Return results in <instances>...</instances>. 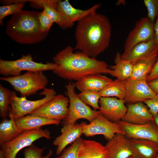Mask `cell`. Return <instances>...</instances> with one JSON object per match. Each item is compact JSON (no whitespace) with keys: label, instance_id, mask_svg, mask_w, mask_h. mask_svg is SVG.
<instances>
[{"label":"cell","instance_id":"obj_22","mask_svg":"<svg viewBox=\"0 0 158 158\" xmlns=\"http://www.w3.org/2000/svg\"><path fill=\"white\" fill-rule=\"evenodd\" d=\"M131 150L134 158H155L158 152V144L150 140L131 139Z\"/></svg>","mask_w":158,"mask_h":158},{"label":"cell","instance_id":"obj_19","mask_svg":"<svg viewBox=\"0 0 158 158\" xmlns=\"http://www.w3.org/2000/svg\"><path fill=\"white\" fill-rule=\"evenodd\" d=\"M113 80L101 73L86 75L74 83L80 92L89 91L99 92Z\"/></svg>","mask_w":158,"mask_h":158},{"label":"cell","instance_id":"obj_36","mask_svg":"<svg viewBox=\"0 0 158 158\" xmlns=\"http://www.w3.org/2000/svg\"><path fill=\"white\" fill-rule=\"evenodd\" d=\"M149 108L150 112L154 116L158 114V97L147 100L143 102Z\"/></svg>","mask_w":158,"mask_h":158},{"label":"cell","instance_id":"obj_43","mask_svg":"<svg viewBox=\"0 0 158 158\" xmlns=\"http://www.w3.org/2000/svg\"><path fill=\"white\" fill-rule=\"evenodd\" d=\"M155 158H158V152Z\"/></svg>","mask_w":158,"mask_h":158},{"label":"cell","instance_id":"obj_4","mask_svg":"<svg viewBox=\"0 0 158 158\" xmlns=\"http://www.w3.org/2000/svg\"><path fill=\"white\" fill-rule=\"evenodd\" d=\"M0 79L9 83L22 97L35 94L46 88L48 83L43 71H27L17 76L1 77Z\"/></svg>","mask_w":158,"mask_h":158},{"label":"cell","instance_id":"obj_6","mask_svg":"<svg viewBox=\"0 0 158 158\" xmlns=\"http://www.w3.org/2000/svg\"><path fill=\"white\" fill-rule=\"evenodd\" d=\"M69 100L68 111L66 117L61 121L63 126L75 124L77 121L84 119L90 122L99 113V111L92 109L78 97L75 91L74 83L69 82L65 86Z\"/></svg>","mask_w":158,"mask_h":158},{"label":"cell","instance_id":"obj_38","mask_svg":"<svg viewBox=\"0 0 158 158\" xmlns=\"http://www.w3.org/2000/svg\"><path fill=\"white\" fill-rule=\"evenodd\" d=\"M147 83L153 91L156 94H158V78L153 79Z\"/></svg>","mask_w":158,"mask_h":158},{"label":"cell","instance_id":"obj_34","mask_svg":"<svg viewBox=\"0 0 158 158\" xmlns=\"http://www.w3.org/2000/svg\"><path fill=\"white\" fill-rule=\"evenodd\" d=\"M42 6L43 9L45 11L52 22L59 26L61 21V17L56 9L46 3H43Z\"/></svg>","mask_w":158,"mask_h":158},{"label":"cell","instance_id":"obj_33","mask_svg":"<svg viewBox=\"0 0 158 158\" xmlns=\"http://www.w3.org/2000/svg\"><path fill=\"white\" fill-rule=\"evenodd\" d=\"M147 11V17L154 23L158 15V0H144Z\"/></svg>","mask_w":158,"mask_h":158},{"label":"cell","instance_id":"obj_11","mask_svg":"<svg viewBox=\"0 0 158 158\" xmlns=\"http://www.w3.org/2000/svg\"><path fill=\"white\" fill-rule=\"evenodd\" d=\"M101 4H96L86 10L75 8L68 0H59L56 9L60 15L61 21L59 26L65 30L72 27L76 22H78L90 13L95 12L100 8Z\"/></svg>","mask_w":158,"mask_h":158},{"label":"cell","instance_id":"obj_37","mask_svg":"<svg viewBox=\"0 0 158 158\" xmlns=\"http://www.w3.org/2000/svg\"><path fill=\"white\" fill-rule=\"evenodd\" d=\"M157 78H158V58L151 72L147 77L146 80L148 82Z\"/></svg>","mask_w":158,"mask_h":158},{"label":"cell","instance_id":"obj_28","mask_svg":"<svg viewBox=\"0 0 158 158\" xmlns=\"http://www.w3.org/2000/svg\"><path fill=\"white\" fill-rule=\"evenodd\" d=\"M12 92L0 84V116L2 119L8 116Z\"/></svg>","mask_w":158,"mask_h":158},{"label":"cell","instance_id":"obj_27","mask_svg":"<svg viewBox=\"0 0 158 158\" xmlns=\"http://www.w3.org/2000/svg\"><path fill=\"white\" fill-rule=\"evenodd\" d=\"M99 92L101 97H115L119 99H124L126 95L124 81L116 79Z\"/></svg>","mask_w":158,"mask_h":158},{"label":"cell","instance_id":"obj_42","mask_svg":"<svg viewBox=\"0 0 158 158\" xmlns=\"http://www.w3.org/2000/svg\"><path fill=\"white\" fill-rule=\"evenodd\" d=\"M0 158H5L4 153L1 150H0Z\"/></svg>","mask_w":158,"mask_h":158},{"label":"cell","instance_id":"obj_16","mask_svg":"<svg viewBox=\"0 0 158 158\" xmlns=\"http://www.w3.org/2000/svg\"><path fill=\"white\" fill-rule=\"evenodd\" d=\"M108 158H134L130 140L125 134L117 133L108 141L105 146Z\"/></svg>","mask_w":158,"mask_h":158},{"label":"cell","instance_id":"obj_40","mask_svg":"<svg viewBox=\"0 0 158 158\" xmlns=\"http://www.w3.org/2000/svg\"><path fill=\"white\" fill-rule=\"evenodd\" d=\"M154 39L158 47V15L154 24Z\"/></svg>","mask_w":158,"mask_h":158},{"label":"cell","instance_id":"obj_31","mask_svg":"<svg viewBox=\"0 0 158 158\" xmlns=\"http://www.w3.org/2000/svg\"><path fill=\"white\" fill-rule=\"evenodd\" d=\"M24 3H18L0 6V25H3V20L9 15H14L22 10Z\"/></svg>","mask_w":158,"mask_h":158},{"label":"cell","instance_id":"obj_20","mask_svg":"<svg viewBox=\"0 0 158 158\" xmlns=\"http://www.w3.org/2000/svg\"><path fill=\"white\" fill-rule=\"evenodd\" d=\"M157 47L153 38L137 44L128 52H123L121 56L133 65L149 56Z\"/></svg>","mask_w":158,"mask_h":158},{"label":"cell","instance_id":"obj_13","mask_svg":"<svg viewBox=\"0 0 158 158\" xmlns=\"http://www.w3.org/2000/svg\"><path fill=\"white\" fill-rule=\"evenodd\" d=\"M124 81L126 90L124 100L128 104L144 102L147 100L157 97V94L149 87L146 78H130Z\"/></svg>","mask_w":158,"mask_h":158},{"label":"cell","instance_id":"obj_24","mask_svg":"<svg viewBox=\"0 0 158 158\" xmlns=\"http://www.w3.org/2000/svg\"><path fill=\"white\" fill-rule=\"evenodd\" d=\"M158 55V47L148 57L133 65V71L130 78H147L157 61Z\"/></svg>","mask_w":158,"mask_h":158},{"label":"cell","instance_id":"obj_8","mask_svg":"<svg viewBox=\"0 0 158 158\" xmlns=\"http://www.w3.org/2000/svg\"><path fill=\"white\" fill-rule=\"evenodd\" d=\"M42 138H51L50 133L48 129L40 128L24 131L12 141L3 144L1 146L0 150L4 153L5 158H16L19 151Z\"/></svg>","mask_w":158,"mask_h":158},{"label":"cell","instance_id":"obj_44","mask_svg":"<svg viewBox=\"0 0 158 158\" xmlns=\"http://www.w3.org/2000/svg\"><path fill=\"white\" fill-rule=\"evenodd\" d=\"M157 97H158V94H157Z\"/></svg>","mask_w":158,"mask_h":158},{"label":"cell","instance_id":"obj_2","mask_svg":"<svg viewBox=\"0 0 158 158\" xmlns=\"http://www.w3.org/2000/svg\"><path fill=\"white\" fill-rule=\"evenodd\" d=\"M74 50L68 46L53 57L57 66L52 71L57 76L64 80L77 81L88 75L109 74L111 70L105 61L91 58L80 51L74 52Z\"/></svg>","mask_w":158,"mask_h":158},{"label":"cell","instance_id":"obj_21","mask_svg":"<svg viewBox=\"0 0 158 158\" xmlns=\"http://www.w3.org/2000/svg\"><path fill=\"white\" fill-rule=\"evenodd\" d=\"M78 158H108L105 146L97 141L83 140L79 149Z\"/></svg>","mask_w":158,"mask_h":158},{"label":"cell","instance_id":"obj_32","mask_svg":"<svg viewBox=\"0 0 158 158\" xmlns=\"http://www.w3.org/2000/svg\"><path fill=\"white\" fill-rule=\"evenodd\" d=\"M83 140L81 138L77 139L55 158H78V150Z\"/></svg>","mask_w":158,"mask_h":158},{"label":"cell","instance_id":"obj_9","mask_svg":"<svg viewBox=\"0 0 158 158\" xmlns=\"http://www.w3.org/2000/svg\"><path fill=\"white\" fill-rule=\"evenodd\" d=\"M82 132L83 134L87 137L97 135H103L108 141L111 140L116 133L124 134L118 123L110 121L103 116L100 112L89 124L83 122Z\"/></svg>","mask_w":158,"mask_h":158},{"label":"cell","instance_id":"obj_17","mask_svg":"<svg viewBox=\"0 0 158 158\" xmlns=\"http://www.w3.org/2000/svg\"><path fill=\"white\" fill-rule=\"evenodd\" d=\"M83 122L80 123L63 126L61 130V134L56 137L53 142L57 146L56 155H59L66 147L80 138L83 134Z\"/></svg>","mask_w":158,"mask_h":158},{"label":"cell","instance_id":"obj_15","mask_svg":"<svg viewBox=\"0 0 158 158\" xmlns=\"http://www.w3.org/2000/svg\"><path fill=\"white\" fill-rule=\"evenodd\" d=\"M124 99L115 97H101L99 103L100 113L106 118L114 122L122 120L127 111Z\"/></svg>","mask_w":158,"mask_h":158},{"label":"cell","instance_id":"obj_10","mask_svg":"<svg viewBox=\"0 0 158 158\" xmlns=\"http://www.w3.org/2000/svg\"><path fill=\"white\" fill-rule=\"evenodd\" d=\"M69 105L68 97L61 94L56 95L30 114L61 121L67 116Z\"/></svg>","mask_w":158,"mask_h":158},{"label":"cell","instance_id":"obj_39","mask_svg":"<svg viewBox=\"0 0 158 158\" xmlns=\"http://www.w3.org/2000/svg\"><path fill=\"white\" fill-rule=\"evenodd\" d=\"M1 4L4 5H8L18 3H23L25 4L28 2L27 0H6L1 1Z\"/></svg>","mask_w":158,"mask_h":158},{"label":"cell","instance_id":"obj_18","mask_svg":"<svg viewBox=\"0 0 158 158\" xmlns=\"http://www.w3.org/2000/svg\"><path fill=\"white\" fill-rule=\"evenodd\" d=\"M126 113L122 120L135 125L143 124L153 121V116L142 102L128 104Z\"/></svg>","mask_w":158,"mask_h":158},{"label":"cell","instance_id":"obj_5","mask_svg":"<svg viewBox=\"0 0 158 158\" xmlns=\"http://www.w3.org/2000/svg\"><path fill=\"white\" fill-rule=\"evenodd\" d=\"M57 66L54 62L46 63L33 60L30 54L23 55L19 59L13 61L0 59V74L4 77L15 76L21 75L22 71H44L53 70Z\"/></svg>","mask_w":158,"mask_h":158},{"label":"cell","instance_id":"obj_1","mask_svg":"<svg viewBox=\"0 0 158 158\" xmlns=\"http://www.w3.org/2000/svg\"><path fill=\"white\" fill-rule=\"evenodd\" d=\"M111 35L109 19L96 11L92 12L77 22L75 31L76 44L73 49L96 59L109 47Z\"/></svg>","mask_w":158,"mask_h":158},{"label":"cell","instance_id":"obj_35","mask_svg":"<svg viewBox=\"0 0 158 158\" xmlns=\"http://www.w3.org/2000/svg\"><path fill=\"white\" fill-rule=\"evenodd\" d=\"M39 20L42 31L44 32H49L53 23L44 9L40 13Z\"/></svg>","mask_w":158,"mask_h":158},{"label":"cell","instance_id":"obj_41","mask_svg":"<svg viewBox=\"0 0 158 158\" xmlns=\"http://www.w3.org/2000/svg\"><path fill=\"white\" fill-rule=\"evenodd\" d=\"M153 122L158 129V114L153 116Z\"/></svg>","mask_w":158,"mask_h":158},{"label":"cell","instance_id":"obj_26","mask_svg":"<svg viewBox=\"0 0 158 158\" xmlns=\"http://www.w3.org/2000/svg\"><path fill=\"white\" fill-rule=\"evenodd\" d=\"M4 118L0 123V146L12 141L24 131L16 125L15 120L11 116Z\"/></svg>","mask_w":158,"mask_h":158},{"label":"cell","instance_id":"obj_12","mask_svg":"<svg viewBox=\"0 0 158 158\" xmlns=\"http://www.w3.org/2000/svg\"><path fill=\"white\" fill-rule=\"evenodd\" d=\"M154 24L147 17H142L137 21L125 41L123 52H128L137 44L153 39Z\"/></svg>","mask_w":158,"mask_h":158},{"label":"cell","instance_id":"obj_30","mask_svg":"<svg viewBox=\"0 0 158 158\" xmlns=\"http://www.w3.org/2000/svg\"><path fill=\"white\" fill-rule=\"evenodd\" d=\"M46 148H40L33 144L25 149L23 152L24 158H50L53 154V152L49 149L47 154L42 156V154Z\"/></svg>","mask_w":158,"mask_h":158},{"label":"cell","instance_id":"obj_14","mask_svg":"<svg viewBox=\"0 0 158 158\" xmlns=\"http://www.w3.org/2000/svg\"><path fill=\"white\" fill-rule=\"evenodd\" d=\"M118 123L128 138L147 140L158 144V129L153 121L141 125L132 124L123 120Z\"/></svg>","mask_w":158,"mask_h":158},{"label":"cell","instance_id":"obj_23","mask_svg":"<svg viewBox=\"0 0 158 158\" xmlns=\"http://www.w3.org/2000/svg\"><path fill=\"white\" fill-rule=\"evenodd\" d=\"M15 122L17 126L24 131L41 128V127L46 125L58 126L61 121L29 114L15 120Z\"/></svg>","mask_w":158,"mask_h":158},{"label":"cell","instance_id":"obj_3","mask_svg":"<svg viewBox=\"0 0 158 158\" xmlns=\"http://www.w3.org/2000/svg\"><path fill=\"white\" fill-rule=\"evenodd\" d=\"M40 13L22 10L12 15L6 25V34L14 41L21 44H34L43 41L49 32H44L42 30Z\"/></svg>","mask_w":158,"mask_h":158},{"label":"cell","instance_id":"obj_29","mask_svg":"<svg viewBox=\"0 0 158 158\" xmlns=\"http://www.w3.org/2000/svg\"><path fill=\"white\" fill-rule=\"evenodd\" d=\"M79 98L85 104L91 106L93 110L99 109V100L101 97L99 92L84 91L77 94Z\"/></svg>","mask_w":158,"mask_h":158},{"label":"cell","instance_id":"obj_7","mask_svg":"<svg viewBox=\"0 0 158 158\" xmlns=\"http://www.w3.org/2000/svg\"><path fill=\"white\" fill-rule=\"evenodd\" d=\"M43 90L40 95H44V97L34 101L28 100L26 97H19L15 91H12L8 116L16 120L30 114L56 95L53 88L46 87Z\"/></svg>","mask_w":158,"mask_h":158},{"label":"cell","instance_id":"obj_25","mask_svg":"<svg viewBox=\"0 0 158 158\" xmlns=\"http://www.w3.org/2000/svg\"><path fill=\"white\" fill-rule=\"evenodd\" d=\"M115 65L110 66L109 74L120 81H124L130 78L133 65L129 61L123 59L121 54L117 52L114 59Z\"/></svg>","mask_w":158,"mask_h":158}]
</instances>
